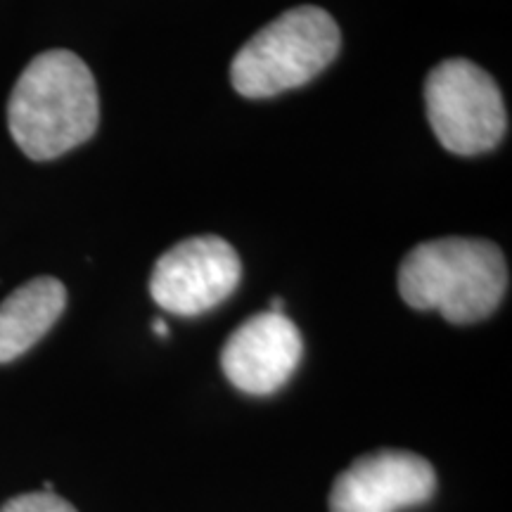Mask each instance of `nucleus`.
Returning <instances> with one entry per match:
<instances>
[{
	"label": "nucleus",
	"instance_id": "nucleus-2",
	"mask_svg": "<svg viewBox=\"0 0 512 512\" xmlns=\"http://www.w3.org/2000/svg\"><path fill=\"white\" fill-rule=\"evenodd\" d=\"M510 285L508 261L494 242L437 238L413 247L399 266V292L411 309L439 311L448 323L489 318Z\"/></svg>",
	"mask_w": 512,
	"mask_h": 512
},
{
	"label": "nucleus",
	"instance_id": "nucleus-7",
	"mask_svg": "<svg viewBox=\"0 0 512 512\" xmlns=\"http://www.w3.org/2000/svg\"><path fill=\"white\" fill-rule=\"evenodd\" d=\"M304 339L285 313L264 311L247 318L221 349V368L235 389L271 396L297 373Z\"/></svg>",
	"mask_w": 512,
	"mask_h": 512
},
{
	"label": "nucleus",
	"instance_id": "nucleus-6",
	"mask_svg": "<svg viewBox=\"0 0 512 512\" xmlns=\"http://www.w3.org/2000/svg\"><path fill=\"white\" fill-rule=\"evenodd\" d=\"M437 491L432 463L413 451L382 448L354 460L330 489V512H401Z\"/></svg>",
	"mask_w": 512,
	"mask_h": 512
},
{
	"label": "nucleus",
	"instance_id": "nucleus-3",
	"mask_svg": "<svg viewBox=\"0 0 512 512\" xmlns=\"http://www.w3.org/2000/svg\"><path fill=\"white\" fill-rule=\"evenodd\" d=\"M342 48L330 12L299 5L259 29L230 64L233 88L245 98H273L304 86L328 69Z\"/></svg>",
	"mask_w": 512,
	"mask_h": 512
},
{
	"label": "nucleus",
	"instance_id": "nucleus-4",
	"mask_svg": "<svg viewBox=\"0 0 512 512\" xmlns=\"http://www.w3.org/2000/svg\"><path fill=\"white\" fill-rule=\"evenodd\" d=\"M425 105L434 136L453 155H482L508 133V112L494 76L463 57L427 74Z\"/></svg>",
	"mask_w": 512,
	"mask_h": 512
},
{
	"label": "nucleus",
	"instance_id": "nucleus-1",
	"mask_svg": "<svg viewBox=\"0 0 512 512\" xmlns=\"http://www.w3.org/2000/svg\"><path fill=\"white\" fill-rule=\"evenodd\" d=\"M98 124V83L72 50H46L19 74L8 100V126L29 159L62 157L91 140Z\"/></svg>",
	"mask_w": 512,
	"mask_h": 512
},
{
	"label": "nucleus",
	"instance_id": "nucleus-5",
	"mask_svg": "<svg viewBox=\"0 0 512 512\" xmlns=\"http://www.w3.org/2000/svg\"><path fill=\"white\" fill-rule=\"evenodd\" d=\"M240 256L219 235L181 240L157 259L150 294L157 306L176 316H202L238 290Z\"/></svg>",
	"mask_w": 512,
	"mask_h": 512
},
{
	"label": "nucleus",
	"instance_id": "nucleus-10",
	"mask_svg": "<svg viewBox=\"0 0 512 512\" xmlns=\"http://www.w3.org/2000/svg\"><path fill=\"white\" fill-rule=\"evenodd\" d=\"M152 330H155L159 337H166V335H169V325H166L164 320H155V323H152Z\"/></svg>",
	"mask_w": 512,
	"mask_h": 512
},
{
	"label": "nucleus",
	"instance_id": "nucleus-9",
	"mask_svg": "<svg viewBox=\"0 0 512 512\" xmlns=\"http://www.w3.org/2000/svg\"><path fill=\"white\" fill-rule=\"evenodd\" d=\"M0 512H79L72 503L64 501L55 491H31L10 498Z\"/></svg>",
	"mask_w": 512,
	"mask_h": 512
},
{
	"label": "nucleus",
	"instance_id": "nucleus-8",
	"mask_svg": "<svg viewBox=\"0 0 512 512\" xmlns=\"http://www.w3.org/2000/svg\"><path fill=\"white\" fill-rule=\"evenodd\" d=\"M67 290L57 278L41 275L17 287L0 304V363H10L34 347L62 316Z\"/></svg>",
	"mask_w": 512,
	"mask_h": 512
}]
</instances>
